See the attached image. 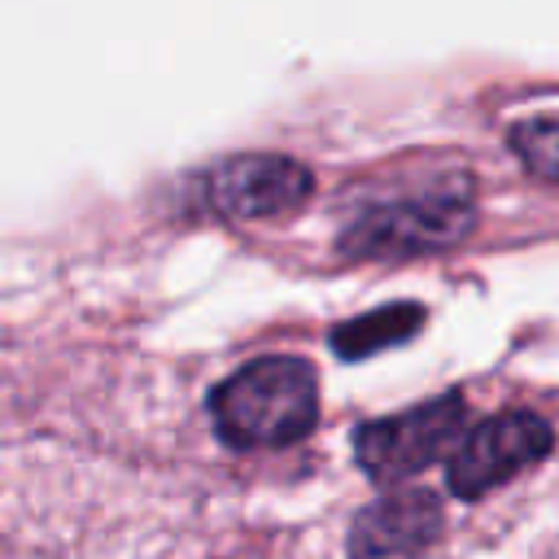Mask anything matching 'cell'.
Here are the masks:
<instances>
[{
	"label": "cell",
	"instance_id": "obj_2",
	"mask_svg": "<svg viewBox=\"0 0 559 559\" xmlns=\"http://www.w3.org/2000/svg\"><path fill=\"white\" fill-rule=\"evenodd\" d=\"M472 223H476L472 183L454 179V183H437L428 192H415V197L362 210L345 227L341 253L345 258H419V253H441V249L459 245L472 231Z\"/></svg>",
	"mask_w": 559,
	"mask_h": 559
},
{
	"label": "cell",
	"instance_id": "obj_1",
	"mask_svg": "<svg viewBox=\"0 0 559 559\" xmlns=\"http://www.w3.org/2000/svg\"><path fill=\"white\" fill-rule=\"evenodd\" d=\"M210 419L236 450L301 441L319 419V380L301 358L245 362L210 393Z\"/></svg>",
	"mask_w": 559,
	"mask_h": 559
},
{
	"label": "cell",
	"instance_id": "obj_3",
	"mask_svg": "<svg viewBox=\"0 0 559 559\" xmlns=\"http://www.w3.org/2000/svg\"><path fill=\"white\" fill-rule=\"evenodd\" d=\"M463 424H467L463 397L445 393V397H432L415 411L358 424L354 428V459L371 480L393 485V480L424 472L437 454H445L454 445V437H463Z\"/></svg>",
	"mask_w": 559,
	"mask_h": 559
},
{
	"label": "cell",
	"instance_id": "obj_6",
	"mask_svg": "<svg viewBox=\"0 0 559 559\" xmlns=\"http://www.w3.org/2000/svg\"><path fill=\"white\" fill-rule=\"evenodd\" d=\"M441 537V507L424 489L389 493L354 515L349 528V550L354 559H384L402 550H424Z\"/></svg>",
	"mask_w": 559,
	"mask_h": 559
},
{
	"label": "cell",
	"instance_id": "obj_5",
	"mask_svg": "<svg viewBox=\"0 0 559 559\" xmlns=\"http://www.w3.org/2000/svg\"><path fill=\"white\" fill-rule=\"evenodd\" d=\"M550 445H555V432L542 415H528V411L489 415L476 428H467L450 450V489L459 498H485L515 472L542 463Z\"/></svg>",
	"mask_w": 559,
	"mask_h": 559
},
{
	"label": "cell",
	"instance_id": "obj_4",
	"mask_svg": "<svg viewBox=\"0 0 559 559\" xmlns=\"http://www.w3.org/2000/svg\"><path fill=\"white\" fill-rule=\"evenodd\" d=\"M314 188V175L284 153H240L210 166L197 183V201L218 218H275L297 210Z\"/></svg>",
	"mask_w": 559,
	"mask_h": 559
},
{
	"label": "cell",
	"instance_id": "obj_8",
	"mask_svg": "<svg viewBox=\"0 0 559 559\" xmlns=\"http://www.w3.org/2000/svg\"><path fill=\"white\" fill-rule=\"evenodd\" d=\"M507 140L537 179L559 183V118H524L511 127Z\"/></svg>",
	"mask_w": 559,
	"mask_h": 559
},
{
	"label": "cell",
	"instance_id": "obj_7",
	"mask_svg": "<svg viewBox=\"0 0 559 559\" xmlns=\"http://www.w3.org/2000/svg\"><path fill=\"white\" fill-rule=\"evenodd\" d=\"M424 323V306H380L371 314H358L341 328H332V349L341 358H367V354H380L389 345H402L419 332Z\"/></svg>",
	"mask_w": 559,
	"mask_h": 559
}]
</instances>
